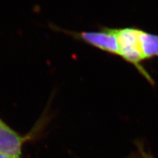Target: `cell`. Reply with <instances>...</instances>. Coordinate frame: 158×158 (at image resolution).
Wrapping results in <instances>:
<instances>
[{"label":"cell","mask_w":158,"mask_h":158,"mask_svg":"<svg viewBox=\"0 0 158 158\" xmlns=\"http://www.w3.org/2000/svg\"><path fill=\"white\" fill-rule=\"evenodd\" d=\"M56 31L107 54L120 57L135 68L152 86H155V80L144 68L143 63L158 57V35L136 27H99L97 31H81L56 27Z\"/></svg>","instance_id":"cell-1"},{"label":"cell","mask_w":158,"mask_h":158,"mask_svg":"<svg viewBox=\"0 0 158 158\" xmlns=\"http://www.w3.org/2000/svg\"><path fill=\"white\" fill-rule=\"evenodd\" d=\"M27 136H23L0 118V154L9 158H21L22 147Z\"/></svg>","instance_id":"cell-2"},{"label":"cell","mask_w":158,"mask_h":158,"mask_svg":"<svg viewBox=\"0 0 158 158\" xmlns=\"http://www.w3.org/2000/svg\"><path fill=\"white\" fill-rule=\"evenodd\" d=\"M136 147H137L138 153H139L141 158H155L152 154L149 151H148L145 149L143 145H142L141 143H138L136 144Z\"/></svg>","instance_id":"cell-3"},{"label":"cell","mask_w":158,"mask_h":158,"mask_svg":"<svg viewBox=\"0 0 158 158\" xmlns=\"http://www.w3.org/2000/svg\"><path fill=\"white\" fill-rule=\"evenodd\" d=\"M0 158H9V157H7V156L2 155V154H0Z\"/></svg>","instance_id":"cell-4"}]
</instances>
